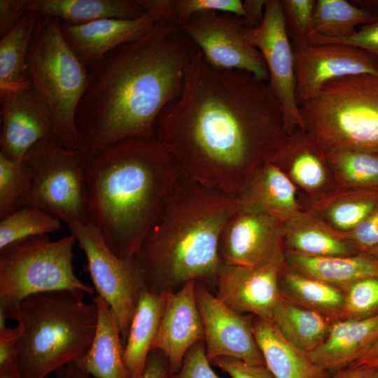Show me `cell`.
I'll use <instances>...</instances> for the list:
<instances>
[{
    "label": "cell",
    "mask_w": 378,
    "mask_h": 378,
    "mask_svg": "<svg viewBox=\"0 0 378 378\" xmlns=\"http://www.w3.org/2000/svg\"><path fill=\"white\" fill-rule=\"evenodd\" d=\"M333 321L283 296L270 319L286 340L307 354L315 350L326 340Z\"/></svg>",
    "instance_id": "83f0119b"
},
{
    "label": "cell",
    "mask_w": 378,
    "mask_h": 378,
    "mask_svg": "<svg viewBox=\"0 0 378 378\" xmlns=\"http://www.w3.org/2000/svg\"><path fill=\"white\" fill-rule=\"evenodd\" d=\"M332 378H378V368L350 365L337 371Z\"/></svg>",
    "instance_id": "7dc6e473"
},
{
    "label": "cell",
    "mask_w": 378,
    "mask_h": 378,
    "mask_svg": "<svg viewBox=\"0 0 378 378\" xmlns=\"http://www.w3.org/2000/svg\"><path fill=\"white\" fill-rule=\"evenodd\" d=\"M284 243L288 251L311 256L357 254L340 234L312 215L300 213L284 223Z\"/></svg>",
    "instance_id": "4316f807"
},
{
    "label": "cell",
    "mask_w": 378,
    "mask_h": 378,
    "mask_svg": "<svg viewBox=\"0 0 378 378\" xmlns=\"http://www.w3.org/2000/svg\"><path fill=\"white\" fill-rule=\"evenodd\" d=\"M292 47L298 106L330 80L362 74L378 76V59L361 49L338 43Z\"/></svg>",
    "instance_id": "5bb4252c"
},
{
    "label": "cell",
    "mask_w": 378,
    "mask_h": 378,
    "mask_svg": "<svg viewBox=\"0 0 378 378\" xmlns=\"http://www.w3.org/2000/svg\"><path fill=\"white\" fill-rule=\"evenodd\" d=\"M357 253H368L378 246V209L371 214L353 230L338 232Z\"/></svg>",
    "instance_id": "ab89813d"
},
{
    "label": "cell",
    "mask_w": 378,
    "mask_h": 378,
    "mask_svg": "<svg viewBox=\"0 0 378 378\" xmlns=\"http://www.w3.org/2000/svg\"><path fill=\"white\" fill-rule=\"evenodd\" d=\"M342 290L344 300L338 319H361L378 314V276L359 279Z\"/></svg>",
    "instance_id": "d590c367"
},
{
    "label": "cell",
    "mask_w": 378,
    "mask_h": 378,
    "mask_svg": "<svg viewBox=\"0 0 378 378\" xmlns=\"http://www.w3.org/2000/svg\"><path fill=\"white\" fill-rule=\"evenodd\" d=\"M284 260L255 267L222 263L214 283L216 296L239 314L270 321L282 298L279 274Z\"/></svg>",
    "instance_id": "2e32d148"
},
{
    "label": "cell",
    "mask_w": 378,
    "mask_h": 378,
    "mask_svg": "<svg viewBox=\"0 0 378 378\" xmlns=\"http://www.w3.org/2000/svg\"><path fill=\"white\" fill-rule=\"evenodd\" d=\"M190 281L176 290L165 292V304L151 350L167 357L172 374L181 368L187 351L204 340V328L195 298V284Z\"/></svg>",
    "instance_id": "ac0fdd59"
},
{
    "label": "cell",
    "mask_w": 378,
    "mask_h": 378,
    "mask_svg": "<svg viewBox=\"0 0 378 378\" xmlns=\"http://www.w3.org/2000/svg\"><path fill=\"white\" fill-rule=\"evenodd\" d=\"M92 299L98 310L96 334L88 351L75 363L94 378H130L116 317L102 297L97 295Z\"/></svg>",
    "instance_id": "7402d4cb"
},
{
    "label": "cell",
    "mask_w": 378,
    "mask_h": 378,
    "mask_svg": "<svg viewBox=\"0 0 378 378\" xmlns=\"http://www.w3.org/2000/svg\"><path fill=\"white\" fill-rule=\"evenodd\" d=\"M367 254L372 256L378 262V246L370 251Z\"/></svg>",
    "instance_id": "f907efd6"
},
{
    "label": "cell",
    "mask_w": 378,
    "mask_h": 378,
    "mask_svg": "<svg viewBox=\"0 0 378 378\" xmlns=\"http://www.w3.org/2000/svg\"><path fill=\"white\" fill-rule=\"evenodd\" d=\"M195 298L202 318L206 354L211 362L228 357L253 365H265L252 330V315L239 314L197 281Z\"/></svg>",
    "instance_id": "9a60e30c"
},
{
    "label": "cell",
    "mask_w": 378,
    "mask_h": 378,
    "mask_svg": "<svg viewBox=\"0 0 378 378\" xmlns=\"http://www.w3.org/2000/svg\"><path fill=\"white\" fill-rule=\"evenodd\" d=\"M180 26L213 66L245 71L268 82L266 64L260 51L246 40L241 18L216 11L201 12Z\"/></svg>",
    "instance_id": "7c38bea8"
},
{
    "label": "cell",
    "mask_w": 378,
    "mask_h": 378,
    "mask_svg": "<svg viewBox=\"0 0 378 378\" xmlns=\"http://www.w3.org/2000/svg\"><path fill=\"white\" fill-rule=\"evenodd\" d=\"M211 363L231 378H274L265 365L249 364L228 357H218Z\"/></svg>",
    "instance_id": "b9f144b4"
},
{
    "label": "cell",
    "mask_w": 378,
    "mask_h": 378,
    "mask_svg": "<svg viewBox=\"0 0 378 378\" xmlns=\"http://www.w3.org/2000/svg\"><path fill=\"white\" fill-rule=\"evenodd\" d=\"M85 294L59 290L30 295L13 319L20 330L15 365L22 378H47L83 356L97 328L98 310Z\"/></svg>",
    "instance_id": "5b68a950"
},
{
    "label": "cell",
    "mask_w": 378,
    "mask_h": 378,
    "mask_svg": "<svg viewBox=\"0 0 378 378\" xmlns=\"http://www.w3.org/2000/svg\"><path fill=\"white\" fill-rule=\"evenodd\" d=\"M299 109L304 130L326 151L378 154V76L362 74L330 80Z\"/></svg>",
    "instance_id": "8992f818"
},
{
    "label": "cell",
    "mask_w": 378,
    "mask_h": 378,
    "mask_svg": "<svg viewBox=\"0 0 378 378\" xmlns=\"http://www.w3.org/2000/svg\"><path fill=\"white\" fill-rule=\"evenodd\" d=\"M27 11L74 24L104 18L135 19L146 12L136 0H26Z\"/></svg>",
    "instance_id": "484cf974"
},
{
    "label": "cell",
    "mask_w": 378,
    "mask_h": 378,
    "mask_svg": "<svg viewBox=\"0 0 378 378\" xmlns=\"http://www.w3.org/2000/svg\"><path fill=\"white\" fill-rule=\"evenodd\" d=\"M71 234L55 241L48 234L28 237L0 249V310L13 318L19 303L43 293L71 290L93 295L94 288L74 273Z\"/></svg>",
    "instance_id": "ba28073f"
},
{
    "label": "cell",
    "mask_w": 378,
    "mask_h": 378,
    "mask_svg": "<svg viewBox=\"0 0 378 378\" xmlns=\"http://www.w3.org/2000/svg\"><path fill=\"white\" fill-rule=\"evenodd\" d=\"M361 6L378 10V1H359ZM310 44L338 43L361 49L378 59V21L363 25L347 38H334L321 35L309 38Z\"/></svg>",
    "instance_id": "74e56055"
},
{
    "label": "cell",
    "mask_w": 378,
    "mask_h": 378,
    "mask_svg": "<svg viewBox=\"0 0 378 378\" xmlns=\"http://www.w3.org/2000/svg\"><path fill=\"white\" fill-rule=\"evenodd\" d=\"M68 227L85 255L84 269L97 295L112 309L125 342L140 294L146 288L142 271L134 258L118 257L89 223H74Z\"/></svg>",
    "instance_id": "30bf717a"
},
{
    "label": "cell",
    "mask_w": 378,
    "mask_h": 378,
    "mask_svg": "<svg viewBox=\"0 0 378 378\" xmlns=\"http://www.w3.org/2000/svg\"><path fill=\"white\" fill-rule=\"evenodd\" d=\"M377 341L378 314L361 319H337L326 340L308 355L323 369L338 371L355 363Z\"/></svg>",
    "instance_id": "ffe728a7"
},
{
    "label": "cell",
    "mask_w": 378,
    "mask_h": 378,
    "mask_svg": "<svg viewBox=\"0 0 378 378\" xmlns=\"http://www.w3.org/2000/svg\"><path fill=\"white\" fill-rule=\"evenodd\" d=\"M26 0H0V36L11 31L28 12Z\"/></svg>",
    "instance_id": "7bdbcfd3"
},
{
    "label": "cell",
    "mask_w": 378,
    "mask_h": 378,
    "mask_svg": "<svg viewBox=\"0 0 378 378\" xmlns=\"http://www.w3.org/2000/svg\"><path fill=\"white\" fill-rule=\"evenodd\" d=\"M210 363L204 342H199L187 351L180 370L173 374V378H219Z\"/></svg>",
    "instance_id": "60d3db41"
},
{
    "label": "cell",
    "mask_w": 378,
    "mask_h": 378,
    "mask_svg": "<svg viewBox=\"0 0 378 378\" xmlns=\"http://www.w3.org/2000/svg\"><path fill=\"white\" fill-rule=\"evenodd\" d=\"M165 304V292L147 288L141 293L130 323L123 359L130 378H139L145 367Z\"/></svg>",
    "instance_id": "d4e9b609"
},
{
    "label": "cell",
    "mask_w": 378,
    "mask_h": 378,
    "mask_svg": "<svg viewBox=\"0 0 378 378\" xmlns=\"http://www.w3.org/2000/svg\"><path fill=\"white\" fill-rule=\"evenodd\" d=\"M20 330L17 325L14 328H5L0 330V368L15 363L17 345Z\"/></svg>",
    "instance_id": "ee69618b"
},
{
    "label": "cell",
    "mask_w": 378,
    "mask_h": 378,
    "mask_svg": "<svg viewBox=\"0 0 378 378\" xmlns=\"http://www.w3.org/2000/svg\"><path fill=\"white\" fill-rule=\"evenodd\" d=\"M172 374L165 355L158 349H152L139 378H172Z\"/></svg>",
    "instance_id": "f6af8a7d"
},
{
    "label": "cell",
    "mask_w": 378,
    "mask_h": 378,
    "mask_svg": "<svg viewBox=\"0 0 378 378\" xmlns=\"http://www.w3.org/2000/svg\"><path fill=\"white\" fill-rule=\"evenodd\" d=\"M337 232H346L378 209V188L348 189L330 195L314 206Z\"/></svg>",
    "instance_id": "4dcf8cb0"
},
{
    "label": "cell",
    "mask_w": 378,
    "mask_h": 378,
    "mask_svg": "<svg viewBox=\"0 0 378 378\" xmlns=\"http://www.w3.org/2000/svg\"><path fill=\"white\" fill-rule=\"evenodd\" d=\"M181 172L155 138H132L88 157L87 222L110 249L134 259Z\"/></svg>",
    "instance_id": "3957f363"
},
{
    "label": "cell",
    "mask_w": 378,
    "mask_h": 378,
    "mask_svg": "<svg viewBox=\"0 0 378 378\" xmlns=\"http://www.w3.org/2000/svg\"><path fill=\"white\" fill-rule=\"evenodd\" d=\"M27 72L50 110L57 139L68 148L80 150L76 116L88 85V69L64 38L59 20L38 13Z\"/></svg>",
    "instance_id": "52a82bcc"
},
{
    "label": "cell",
    "mask_w": 378,
    "mask_h": 378,
    "mask_svg": "<svg viewBox=\"0 0 378 378\" xmlns=\"http://www.w3.org/2000/svg\"><path fill=\"white\" fill-rule=\"evenodd\" d=\"M251 325L265 365L274 378H329L330 371L286 340L272 323L253 316Z\"/></svg>",
    "instance_id": "603a6c76"
},
{
    "label": "cell",
    "mask_w": 378,
    "mask_h": 378,
    "mask_svg": "<svg viewBox=\"0 0 378 378\" xmlns=\"http://www.w3.org/2000/svg\"><path fill=\"white\" fill-rule=\"evenodd\" d=\"M284 223L239 206L226 222L218 251L223 264L260 267L285 259Z\"/></svg>",
    "instance_id": "4fadbf2b"
},
{
    "label": "cell",
    "mask_w": 378,
    "mask_h": 378,
    "mask_svg": "<svg viewBox=\"0 0 378 378\" xmlns=\"http://www.w3.org/2000/svg\"><path fill=\"white\" fill-rule=\"evenodd\" d=\"M239 207L237 197L181 174L134 257L146 288L162 293L190 281L214 284L222 264L220 236Z\"/></svg>",
    "instance_id": "277c9868"
},
{
    "label": "cell",
    "mask_w": 378,
    "mask_h": 378,
    "mask_svg": "<svg viewBox=\"0 0 378 378\" xmlns=\"http://www.w3.org/2000/svg\"><path fill=\"white\" fill-rule=\"evenodd\" d=\"M38 13L28 11L0 40V93L31 88L27 57Z\"/></svg>",
    "instance_id": "f546056e"
},
{
    "label": "cell",
    "mask_w": 378,
    "mask_h": 378,
    "mask_svg": "<svg viewBox=\"0 0 378 378\" xmlns=\"http://www.w3.org/2000/svg\"><path fill=\"white\" fill-rule=\"evenodd\" d=\"M198 48L175 21L157 22L141 38L90 64L76 126L90 157L124 139H153L162 109L181 94Z\"/></svg>",
    "instance_id": "7a4b0ae2"
},
{
    "label": "cell",
    "mask_w": 378,
    "mask_h": 378,
    "mask_svg": "<svg viewBox=\"0 0 378 378\" xmlns=\"http://www.w3.org/2000/svg\"><path fill=\"white\" fill-rule=\"evenodd\" d=\"M326 161L349 189L378 188V154L357 150L326 151Z\"/></svg>",
    "instance_id": "d6a6232c"
},
{
    "label": "cell",
    "mask_w": 378,
    "mask_h": 378,
    "mask_svg": "<svg viewBox=\"0 0 378 378\" xmlns=\"http://www.w3.org/2000/svg\"><path fill=\"white\" fill-rule=\"evenodd\" d=\"M61 220L41 211L22 206L0 220V249L28 237L48 234L61 228Z\"/></svg>",
    "instance_id": "836d02e7"
},
{
    "label": "cell",
    "mask_w": 378,
    "mask_h": 378,
    "mask_svg": "<svg viewBox=\"0 0 378 378\" xmlns=\"http://www.w3.org/2000/svg\"><path fill=\"white\" fill-rule=\"evenodd\" d=\"M351 365H364L378 368V341L363 357Z\"/></svg>",
    "instance_id": "681fc988"
},
{
    "label": "cell",
    "mask_w": 378,
    "mask_h": 378,
    "mask_svg": "<svg viewBox=\"0 0 378 378\" xmlns=\"http://www.w3.org/2000/svg\"><path fill=\"white\" fill-rule=\"evenodd\" d=\"M246 16L244 24L249 28L258 27L262 22L266 0H246L243 1Z\"/></svg>",
    "instance_id": "bcb514c9"
},
{
    "label": "cell",
    "mask_w": 378,
    "mask_h": 378,
    "mask_svg": "<svg viewBox=\"0 0 378 378\" xmlns=\"http://www.w3.org/2000/svg\"><path fill=\"white\" fill-rule=\"evenodd\" d=\"M284 262L293 271L342 290L359 279L378 276V262L367 253L318 257L287 251Z\"/></svg>",
    "instance_id": "cb8c5ba5"
},
{
    "label": "cell",
    "mask_w": 378,
    "mask_h": 378,
    "mask_svg": "<svg viewBox=\"0 0 378 378\" xmlns=\"http://www.w3.org/2000/svg\"><path fill=\"white\" fill-rule=\"evenodd\" d=\"M378 21V10L359 6L346 0H315L309 37L347 38L358 25Z\"/></svg>",
    "instance_id": "1f68e13d"
},
{
    "label": "cell",
    "mask_w": 378,
    "mask_h": 378,
    "mask_svg": "<svg viewBox=\"0 0 378 378\" xmlns=\"http://www.w3.org/2000/svg\"><path fill=\"white\" fill-rule=\"evenodd\" d=\"M237 197L241 207L265 213L284 223L301 213L293 183L270 161L252 175Z\"/></svg>",
    "instance_id": "44dd1931"
},
{
    "label": "cell",
    "mask_w": 378,
    "mask_h": 378,
    "mask_svg": "<svg viewBox=\"0 0 378 378\" xmlns=\"http://www.w3.org/2000/svg\"><path fill=\"white\" fill-rule=\"evenodd\" d=\"M288 136L267 83L211 64L198 49L179 97L160 113L155 136L181 174L237 197Z\"/></svg>",
    "instance_id": "6da1fadb"
},
{
    "label": "cell",
    "mask_w": 378,
    "mask_h": 378,
    "mask_svg": "<svg viewBox=\"0 0 378 378\" xmlns=\"http://www.w3.org/2000/svg\"><path fill=\"white\" fill-rule=\"evenodd\" d=\"M54 373L52 378H94L80 368L75 363L65 365Z\"/></svg>",
    "instance_id": "c3c4849f"
},
{
    "label": "cell",
    "mask_w": 378,
    "mask_h": 378,
    "mask_svg": "<svg viewBox=\"0 0 378 378\" xmlns=\"http://www.w3.org/2000/svg\"><path fill=\"white\" fill-rule=\"evenodd\" d=\"M285 27L293 44L309 43L315 0H280Z\"/></svg>",
    "instance_id": "8d00e7d4"
},
{
    "label": "cell",
    "mask_w": 378,
    "mask_h": 378,
    "mask_svg": "<svg viewBox=\"0 0 378 378\" xmlns=\"http://www.w3.org/2000/svg\"><path fill=\"white\" fill-rule=\"evenodd\" d=\"M155 23V18L146 12L135 19L104 18L83 24L60 20L64 38L87 65L118 47L141 38Z\"/></svg>",
    "instance_id": "d6986e66"
},
{
    "label": "cell",
    "mask_w": 378,
    "mask_h": 378,
    "mask_svg": "<svg viewBox=\"0 0 378 378\" xmlns=\"http://www.w3.org/2000/svg\"><path fill=\"white\" fill-rule=\"evenodd\" d=\"M246 40L261 53L269 72L267 84L280 103L288 135L304 130L295 96L296 78L292 43L286 29L280 0H266L262 23L244 26Z\"/></svg>",
    "instance_id": "8fae6325"
},
{
    "label": "cell",
    "mask_w": 378,
    "mask_h": 378,
    "mask_svg": "<svg viewBox=\"0 0 378 378\" xmlns=\"http://www.w3.org/2000/svg\"><path fill=\"white\" fill-rule=\"evenodd\" d=\"M29 185V174L23 161L0 153V218L23 206Z\"/></svg>",
    "instance_id": "e575fe53"
},
{
    "label": "cell",
    "mask_w": 378,
    "mask_h": 378,
    "mask_svg": "<svg viewBox=\"0 0 378 378\" xmlns=\"http://www.w3.org/2000/svg\"><path fill=\"white\" fill-rule=\"evenodd\" d=\"M29 185L23 206L38 208L65 222L87 223L86 155L56 137L41 140L24 155Z\"/></svg>",
    "instance_id": "9c48e42d"
},
{
    "label": "cell",
    "mask_w": 378,
    "mask_h": 378,
    "mask_svg": "<svg viewBox=\"0 0 378 378\" xmlns=\"http://www.w3.org/2000/svg\"><path fill=\"white\" fill-rule=\"evenodd\" d=\"M287 268L283 265L279 274L280 291L284 298L332 320L339 318L344 300L342 289Z\"/></svg>",
    "instance_id": "f1b7e54d"
},
{
    "label": "cell",
    "mask_w": 378,
    "mask_h": 378,
    "mask_svg": "<svg viewBox=\"0 0 378 378\" xmlns=\"http://www.w3.org/2000/svg\"><path fill=\"white\" fill-rule=\"evenodd\" d=\"M0 153L8 159L20 162L36 143L56 137L50 110L32 87L0 93Z\"/></svg>",
    "instance_id": "e0dca14e"
},
{
    "label": "cell",
    "mask_w": 378,
    "mask_h": 378,
    "mask_svg": "<svg viewBox=\"0 0 378 378\" xmlns=\"http://www.w3.org/2000/svg\"><path fill=\"white\" fill-rule=\"evenodd\" d=\"M176 22L181 25L193 15L208 11L230 13L244 18L241 0H171Z\"/></svg>",
    "instance_id": "f35d334b"
}]
</instances>
